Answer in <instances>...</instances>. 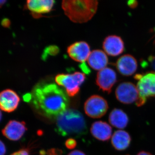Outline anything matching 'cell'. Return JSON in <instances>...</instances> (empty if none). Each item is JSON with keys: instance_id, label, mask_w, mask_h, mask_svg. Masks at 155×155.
I'll return each mask as SVG.
<instances>
[{"instance_id": "cell-1", "label": "cell", "mask_w": 155, "mask_h": 155, "mask_svg": "<svg viewBox=\"0 0 155 155\" xmlns=\"http://www.w3.org/2000/svg\"><path fill=\"white\" fill-rule=\"evenodd\" d=\"M68 96L55 84L40 83L34 87L31 94L25 98L42 115L52 119L67 110L69 104Z\"/></svg>"}, {"instance_id": "cell-2", "label": "cell", "mask_w": 155, "mask_h": 155, "mask_svg": "<svg viewBox=\"0 0 155 155\" xmlns=\"http://www.w3.org/2000/svg\"><path fill=\"white\" fill-rule=\"evenodd\" d=\"M56 130L63 136L81 137L87 133L85 119L79 111L69 109L57 118Z\"/></svg>"}, {"instance_id": "cell-3", "label": "cell", "mask_w": 155, "mask_h": 155, "mask_svg": "<svg viewBox=\"0 0 155 155\" xmlns=\"http://www.w3.org/2000/svg\"><path fill=\"white\" fill-rule=\"evenodd\" d=\"M97 1H63L62 8L69 19L76 23L87 22L96 12L98 6Z\"/></svg>"}, {"instance_id": "cell-4", "label": "cell", "mask_w": 155, "mask_h": 155, "mask_svg": "<svg viewBox=\"0 0 155 155\" xmlns=\"http://www.w3.org/2000/svg\"><path fill=\"white\" fill-rule=\"evenodd\" d=\"M135 78L139 80L137 84L139 97L136 104L143 105L150 97H155V72L147 73L144 75H137Z\"/></svg>"}, {"instance_id": "cell-5", "label": "cell", "mask_w": 155, "mask_h": 155, "mask_svg": "<svg viewBox=\"0 0 155 155\" xmlns=\"http://www.w3.org/2000/svg\"><path fill=\"white\" fill-rule=\"evenodd\" d=\"M85 78L84 74L77 72L71 74H58L56 76L55 81L58 85L64 87L69 96L74 97L78 93Z\"/></svg>"}, {"instance_id": "cell-6", "label": "cell", "mask_w": 155, "mask_h": 155, "mask_svg": "<svg viewBox=\"0 0 155 155\" xmlns=\"http://www.w3.org/2000/svg\"><path fill=\"white\" fill-rule=\"evenodd\" d=\"M109 105L107 101L97 95L91 96L84 105V110L87 116L93 119H98L104 116L107 112Z\"/></svg>"}, {"instance_id": "cell-7", "label": "cell", "mask_w": 155, "mask_h": 155, "mask_svg": "<svg viewBox=\"0 0 155 155\" xmlns=\"http://www.w3.org/2000/svg\"><path fill=\"white\" fill-rule=\"evenodd\" d=\"M116 96L120 102L125 104L136 103L139 97L137 87L130 82H123L117 87Z\"/></svg>"}, {"instance_id": "cell-8", "label": "cell", "mask_w": 155, "mask_h": 155, "mask_svg": "<svg viewBox=\"0 0 155 155\" xmlns=\"http://www.w3.org/2000/svg\"><path fill=\"white\" fill-rule=\"evenodd\" d=\"M116 72L110 68L100 70L97 74L96 83L100 89L104 91L110 93L112 88L116 82Z\"/></svg>"}, {"instance_id": "cell-9", "label": "cell", "mask_w": 155, "mask_h": 155, "mask_svg": "<svg viewBox=\"0 0 155 155\" xmlns=\"http://www.w3.org/2000/svg\"><path fill=\"white\" fill-rule=\"evenodd\" d=\"M67 53L72 60L84 63L87 60L90 55V48L85 41L74 43L67 48Z\"/></svg>"}, {"instance_id": "cell-10", "label": "cell", "mask_w": 155, "mask_h": 155, "mask_svg": "<svg viewBox=\"0 0 155 155\" xmlns=\"http://www.w3.org/2000/svg\"><path fill=\"white\" fill-rule=\"evenodd\" d=\"M55 1L53 0H28L26 7L31 12L35 18L42 17V14H47L51 11Z\"/></svg>"}, {"instance_id": "cell-11", "label": "cell", "mask_w": 155, "mask_h": 155, "mask_svg": "<svg viewBox=\"0 0 155 155\" xmlns=\"http://www.w3.org/2000/svg\"><path fill=\"white\" fill-rule=\"evenodd\" d=\"M27 130L25 122L11 120L2 130L3 135L8 139L17 141L22 137Z\"/></svg>"}, {"instance_id": "cell-12", "label": "cell", "mask_w": 155, "mask_h": 155, "mask_svg": "<svg viewBox=\"0 0 155 155\" xmlns=\"http://www.w3.org/2000/svg\"><path fill=\"white\" fill-rule=\"evenodd\" d=\"M20 98L14 91L6 89L0 94V106L2 110L8 113L13 112L17 109Z\"/></svg>"}, {"instance_id": "cell-13", "label": "cell", "mask_w": 155, "mask_h": 155, "mask_svg": "<svg viewBox=\"0 0 155 155\" xmlns=\"http://www.w3.org/2000/svg\"><path fill=\"white\" fill-rule=\"evenodd\" d=\"M103 48L109 55L118 56L124 51V42L120 37L110 35L104 41Z\"/></svg>"}, {"instance_id": "cell-14", "label": "cell", "mask_w": 155, "mask_h": 155, "mask_svg": "<svg viewBox=\"0 0 155 155\" xmlns=\"http://www.w3.org/2000/svg\"><path fill=\"white\" fill-rule=\"evenodd\" d=\"M90 130L93 136L100 141H108L112 137V127L105 122L100 121L94 122Z\"/></svg>"}, {"instance_id": "cell-15", "label": "cell", "mask_w": 155, "mask_h": 155, "mask_svg": "<svg viewBox=\"0 0 155 155\" xmlns=\"http://www.w3.org/2000/svg\"><path fill=\"white\" fill-rule=\"evenodd\" d=\"M116 67L122 75L130 76L133 74L137 69V61L133 56L129 54L125 55L117 61Z\"/></svg>"}, {"instance_id": "cell-16", "label": "cell", "mask_w": 155, "mask_h": 155, "mask_svg": "<svg viewBox=\"0 0 155 155\" xmlns=\"http://www.w3.org/2000/svg\"><path fill=\"white\" fill-rule=\"evenodd\" d=\"M131 141L130 134L124 130H116L111 137V144L114 148L118 151L127 149L130 146Z\"/></svg>"}, {"instance_id": "cell-17", "label": "cell", "mask_w": 155, "mask_h": 155, "mask_svg": "<svg viewBox=\"0 0 155 155\" xmlns=\"http://www.w3.org/2000/svg\"><path fill=\"white\" fill-rule=\"evenodd\" d=\"M109 121L113 127L121 130L127 127L129 119L127 114L123 110L115 108L111 111L109 115Z\"/></svg>"}, {"instance_id": "cell-18", "label": "cell", "mask_w": 155, "mask_h": 155, "mask_svg": "<svg viewBox=\"0 0 155 155\" xmlns=\"http://www.w3.org/2000/svg\"><path fill=\"white\" fill-rule=\"evenodd\" d=\"M87 62L92 69L101 70L106 68L108 63V59L105 53L102 51L96 50L91 53Z\"/></svg>"}, {"instance_id": "cell-19", "label": "cell", "mask_w": 155, "mask_h": 155, "mask_svg": "<svg viewBox=\"0 0 155 155\" xmlns=\"http://www.w3.org/2000/svg\"><path fill=\"white\" fill-rule=\"evenodd\" d=\"M59 51V48L56 46H50L46 48L45 50L44 53L43 54V59L45 58L48 55H55L57 54Z\"/></svg>"}, {"instance_id": "cell-20", "label": "cell", "mask_w": 155, "mask_h": 155, "mask_svg": "<svg viewBox=\"0 0 155 155\" xmlns=\"http://www.w3.org/2000/svg\"><path fill=\"white\" fill-rule=\"evenodd\" d=\"M66 146L69 149L74 148L76 146V142L73 139L70 138L66 141Z\"/></svg>"}, {"instance_id": "cell-21", "label": "cell", "mask_w": 155, "mask_h": 155, "mask_svg": "<svg viewBox=\"0 0 155 155\" xmlns=\"http://www.w3.org/2000/svg\"><path fill=\"white\" fill-rule=\"evenodd\" d=\"M11 155H29V152L27 149H22Z\"/></svg>"}, {"instance_id": "cell-22", "label": "cell", "mask_w": 155, "mask_h": 155, "mask_svg": "<svg viewBox=\"0 0 155 155\" xmlns=\"http://www.w3.org/2000/svg\"><path fill=\"white\" fill-rule=\"evenodd\" d=\"M150 65L155 72V56H151L148 58Z\"/></svg>"}, {"instance_id": "cell-23", "label": "cell", "mask_w": 155, "mask_h": 155, "mask_svg": "<svg viewBox=\"0 0 155 155\" xmlns=\"http://www.w3.org/2000/svg\"><path fill=\"white\" fill-rule=\"evenodd\" d=\"M127 5L130 8H136L137 6L138 3L136 1H129L127 2Z\"/></svg>"}, {"instance_id": "cell-24", "label": "cell", "mask_w": 155, "mask_h": 155, "mask_svg": "<svg viewBox=\"0 0 155 155\" xmlns=\"http://www.w3.org/2000/svg\"><path fill=\"white\" fill-rule=\"evenodd\" d=\"M0 147H1V155H5L6 153V147L5 144L2 141H1Z\"/></svg>"}, {"instance_id": "cell-25", "label": "cell", "mask_w": 155, "mask_h": 155, "mask_svg": "<svg viewBox=\"0 0 155 155\" xmlns=\"http://www.w3.org/2000/svg\"><path fill=\"white\" fill-rule=\"evenodd\" d=\"M2 24L4 27H9L10 26L11 22H10V20L8 19H4L2 21Z\"/></svg>"}, {"instance_id": "cell-26", "label": "cell", "mask_w": 155, "mask_h": 155, "mask_svg": "<svg viewBox=\"0 0 155 155\" xmlns=\"http://www.w3.org/2000/svg\"><path fill=\"white\" fill-rule=\"evenodd\" d=\"M68 155H86L82 151L78 150H75L69 153Z\"/></svg>"}, {"instance_id": "cell-27", "label": "cell", "mask_w": 155, "mask_h": 155, "mask_svg": "<svg viewBox=\"0 0 155 155\" xmlns=\"http://www.w3.org/2000/svg\"><path fill=\"white\" fill-rule=\"evenodd\" d=\"M81 65L82 66H81V69H82V70L84 71V72H86L87 74H88L90 72V70H89V69L88 67H87L86 64L82 63Z\"/></svg>"}, {"instance_id": "cell-28", "label": "cell", "mask_w": 155, "mask_h": 155, "mask_svg": "<svg viewBox=\"0 0 155 155\" xmlns=\"http://www.w3.org/2000/svg\"><path fill=\"white\" fill-rule=\"evenodd\" d=\"M137 155H153L151 153L148 152L144 151H142L138 153Z\"/></svg>"}, {"instance_id": "cell-29", "label": "cell", "mask_w": 155, "mask_h": 155, "mask_svg": "<svg viewBox=\"0 0 155 155\" xmlns=\"http://www.w3.org/2000/svg\"><path fill=\"white\" fill-rule=\"evenodd\" d=\"M6 2V1H1V2H0V5H1V7H2V5H4Z\"/></svg>"}, {"instance_id": "cell-30", "label": "cell", "mask_w": 155, "mask_h": 155, "mask_svg": "<svg viewBox=\"0 0 155 155\" xmlns=\"http://www.w3.org/2000/svg\"><path fill=\"white\" fill-rule=\"evenodd\" d=\"M129 155L127 154V155Z\"/></svg>"}, {"instance_id": "cell-31", "label": "cell", "mask_w": 155, "mask_h": 155, "mask_svg": "<svg viewBox=\"0 0 155 155\" xmlns=\"http://www.w3.org/2000/svg\"></svg>"}]
</instances>
